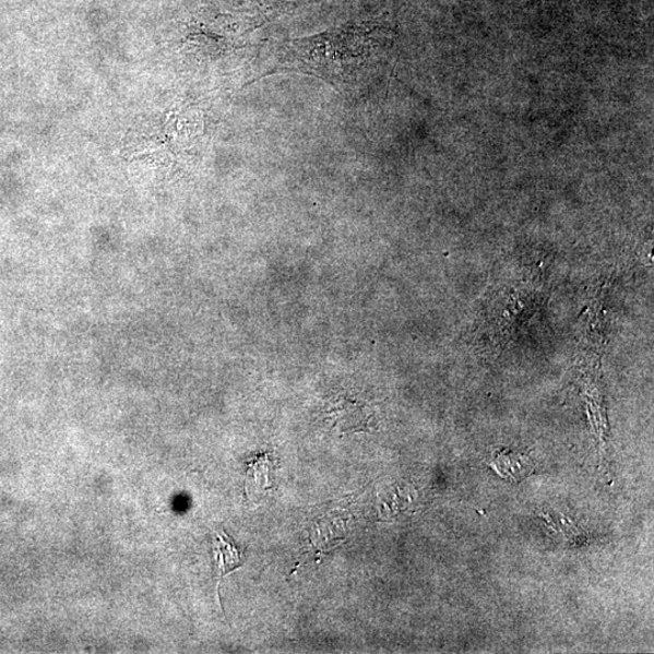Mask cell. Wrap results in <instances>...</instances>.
<instances>
[{"instance_id":"1","label":"cell","mask_w":654,"mask_h":654,"mask_svg":"<svg viewBox=\"0 0 654 654\" xmlns=\"http://www.w3.org/2000/svg\"><path fill=\"white\" fill-rule=\"evenodd\" d=\"M379 32V25L361 24L287 41L275 52L273 68L260 78L283 71L301 72L341 91L359 81V74L381 47Z\"/></svg>"},{"instance_id":"2","label":"cell","mask_w":654,"mask_h":654,"mask_svg":"<svg viewBox=\"0 0 654 654\" xmlns=\"http://www.w3.org/2000/svg\"><path fill=\"white\" fill-rule=\"evenodd\" d=\"M214 556L216 560L217 579L221 581L226 574L242 567L243 551L236 545L225 531L216 534L214 542Z\"/></svg>"},{"instance_id":"3","label":"cell","mask_w":654,"mask_h":654,"mask_svg":"<svg viewBox=\"0 0 654 654\" xmlns=\"http://www.w3.org/2000/svg\"><path fill=\"white\" fill-rule=\"evenodd\" d=\"M272 468L269 454H261V457L249 464L247 478V494L262 491L270 487V473Z\"/></svg>"},{"instance_id":"4","label":"cell","mask_w":654,"mask_h":654,"mask_svg":"<svg viewBox=\"0 0 654 654\" xmlns=\"http://www.w3.org/2000/svg\"><path fill=\"white\" fill-rule=\"evenodd\" d=\"M258 9V27L262 22H269L274 17H278L281 14L287 13L299 7L298 2H284V0H251Z\"/></svg>"}]
</instances>
